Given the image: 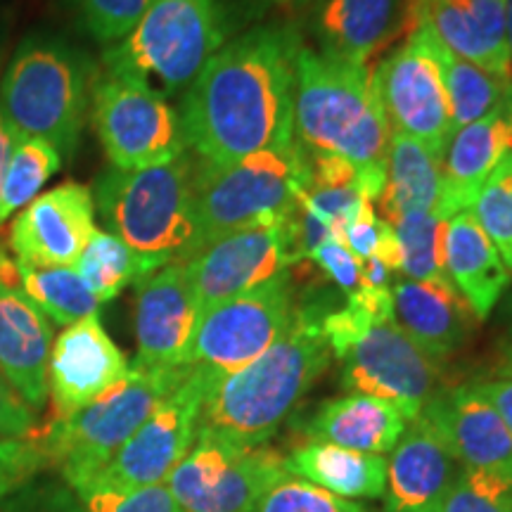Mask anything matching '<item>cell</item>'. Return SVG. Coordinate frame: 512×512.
<instances>
[{
    "label": "cell",
    "mask_w": 512,
    "mask_h": 512,
    "mask_svg": "<svg viewBox=\"0 0 512 512\" xmlns=\"http://www.w3.org/2000/svg\"><path fill=\"white\" fill-rule=\"evenodd\" d=\"M297 29L264 24L226 43L185 91L181 124L188 147L211 164L254 152L290 150L294 140Z\"/></svg>",
    "instance_id": "cell-1"
},
{
    "label": "cell",
    "mask_w": 512,
    "mask_h": 512,
    "mask_svg": "<svg viewBox=\"0 0 512 512\" xmlns=\"http://www.w3.org/2000/svg\"><path fill=\"white\" fill-rule=\"evenodd\" d=\"M294 140L311 155H337L377 202L387 174L389 131L368 67L299 48L292 95Z\"/></svg>",
    "instance_id": "cell-2"
},
{
    "label": "cell",
    "mask_w": 512,
    "mask_h": 512,
    "mask_svg": "<svg viewBox=\"0 0 512 512\" xmlns=\"http://www.w3.org/2000/svg\"><path fill=\"white\" fill-rule=\"evenodd\" d=\"M323 316L294 311L290 328L238 373L209 375L200 427L245 446H264L330 363Z\"/></svg>",
    "instance_id": "cell-3"
},
{
    "label": "cell",
    "mask_w": 512,
    "mask_h": 512,
    "mask_svg": "<svg viewBox=\"0 0 512 512\" xmlns=\"http://www.w3.org/2000/svg\"><path fill=\"white\" fill-rule=\"evenodd\" d=\"M195 159L190 152L138 171L110 169L95 183L93 202L112 235L138 254L147 273L185 261L195 240Z\"/></svg>",
    "instance_id": "cell-4"
},
{
    "label": "cell",
    "mask_w": 512,
    "mask_h": 512,
    "mask_svg": "<svg viewBox=\"0 0 512 512\" xmlns=\"http://www.w3.org/2000/svg\"><path fill=\"white\" fill-rule=\"evenodd\" d=\"M190 368L147 370L131 366L126 380L110 389L91 406L36 427L29 439L57 467L69 489L79 494L110 465L119 448L136 434L152 411L185 380Z\"/></svg>",
    "instance_id": "cell-5"
},
{
    "label": "cell",
    "mask_w": 512,
    "mask_h": 512,
    "mask_svg": "<svg viewBox=\"0 0 512 512\" xmlns=\"http://www.w3.org/2000/svg\"><path fill=\"white\" fill-rule=\"evenodd\" d=\"M309 171V152L299 143L290 150L254 152L230 164L197 159L192 181L195 240L190 256L235 230L283 221L306 188Z\"/></svg>",
    "instance_id": "cell-6"
},
{
    "label": "cell",
    "mask_w": 512,
    "mask_h": 512,
    "mask_svg": "<svg viewBox=\"0 0 512 512\" xmlns=\"http://www.w3.org/2000/svg\"><path fill=\"white\" fill-rule=\"evenodd\" d=\"M226 31L219 0H157L131 34L105 50L107 74L169 100L188 91L226 46Z\"/></svg>",
    "instance_id": "cell-7"
},
{
    "label": "cell",
    "mask_w": 512,
    "mask_h": 512,
    "mask_svg": "<svg viewBox=\"0 0 512 512\" xmlns=\"http://www.w3.org/2000/svg\"><path fill=\"white\" fill-rule=\"evenodd\" d=\"M91 62L67 43L29 36L0 81V110L19 136L41 138L69 157L93 98Z\"/></svg>",
    "instance_id": "cell-8"
},
{
    "label": "cell",
    "mask_w": 512,
    "mask_h": 512,
    "mask_svg": "<svg viewBox=\"0 0 512 512\" xmlns=\"http://www.w3.org/2000/svg\"><path fill=\"white\" fill-rule=\"evenodd\" d=\"M446 46L422 19L373 74L389 131L418 140L441 159L456 128L444 74Z\"/></svg>",
    "instance_id": "cell-9"
},
{
    "label": "cell",
    "mask_w": 512,
    "mask_h": 512,
    "mask_svg": "<svg viewBox=\"0 0 512 512\" xmlns=\"http://www.w3.org/2000/svg\"><path fill=\"white\" fill-rule=\"evenodd\" d=\"M290 475L287 458L200 427L195 444L166 479L183 512H252L259 498Z\"/></svg>",
    "instance_id": "cell-10"
},
{
    "label": "cell",
    "mask_w": 512,
    "mask_h": 512,
    "mask_svg": "<svg viewBox=\"0 0 512 512\" xmlns=\"http://www.w3.org/2000/svg\"><path fill=\"white\" fill-rule=\"evenodd\" d=\"M91 110L112 169H150L188 152L181 114L150 88L107 74L93 86Z\"/></svg>",
    "instance_id": "cell-11"
},
{
    "label": "cell",
    "mask_w": 512,
    "mask_h": 512,
    "mask_svg": "<svg viewBox=\"0 0 512 512\" xmlns=\"http://www.w3.org/2000/svg\"><path fill=\"white\" fill-rule=\"evenodd\" d=\"M294 316L287 273L200 313L188 368L221 377L238 373L273 347Z\"/></svg>",
    "instance_id": "cell-12"
},
{
    "label": "cell",
    "mask_w": 512,
    "mask_h": 512,
    "mask_svg": "<svg viewBox=\"0 0 512 512\" xmlns=\"http://www.w3.org/2000/svg\"><path fill=\"white\" fill-rule=\"evenodd\" d=\"M339 382L354 394L389 401L408 422L420 418L441 389L439 361L422 351L394 318L370 323L335 356Z\"/></svg>",
    "instance_id": "cell-13"
},
{
    "label": "cell",
    "mask_w": 512,
    "mask_h": 512,
    "mask_svg": "<svg viewBox=\"0 0 512 512\" xmlns=\"http://www.w3.org/2000/svg\"><path fill=\"white\" fill-rule=\"evenodd\" d=\"M209 373L190 368L185 380L152 411L136 434L119 448L110 465L83 491H133L164 484L195 444ZM76 494V496H79Z\"/></svg>",
    "instance_id": "cell-14"
},
{
    "label": "cell",
    "mask_w": 512,
    "mask_h": 512,
    "mask_svg": "<svg viewBox=\"0 0 512 512\" xmlns=\"http://www.w3.org/2000/svg\"><path fill=\"white\" fill-rule=\"evenodd\" d=\"M181 264L202 313L278 278L292 261L283 221H268L223 235Z\"/></svg>",
    "instance_id": "cell-15"
},
{
    "label": "cell",
    "mask_w": 512,
    "mask_h": 512,
    "mask_svg": "<svg viewBox=\"0 0 512 512\" xmlns=\"http://www.w3.org/2000/svg\"><path fill=\"white\" fill-rule=\"evenodd\" d=\"M95 230L91 188L64 183L19 211L10 226L8 245L19 264L74 268Z\"/></svg>",
    "instance_id": "cell-16"
},
{
    "label": "cell",
    "mask_w": 512,
    "mask_h": 512,
    "mask_svg": "<svg viewBox=\"0 0 512 512\" xmlns=\"http://www.w3.org/2000/svg\"><path fill=\"white\" fill-rule=\"evenodd\" d=\"M131 373L124 351L102 328L100 316H88L55 337L48 361V399L53 418L91 406Z\"/></svg>",
    "instance_id": "cell-17"
},
{
    "label": "cell",
    "mask_w": 512,
    "mask_h": 512,
    "mask_svg": "<svg viewBox=\"0 0 512 512\" xmlns=\"http://www.w3.org/2000/svg\"><path fill=\"white\" fill-rule=\"evenodd\" d=\"M136 337L138 358L133 366L147 370L188 368L192 335L200 309L185 278L181 261L138 280Z\"/></svg>",
    "instance_id": "cell-18"
},
{
    "label": "cell",
    "mask_w": 512,
    "mask_h": 512,
    "mask_svg": "<svg viewBox=\"0 0 512 512\" xmlns=\"http://www.w3.org/2000/svg\"><path fill=\"white\" fill-rule=\"evenodd\" d=\"M420 418L465 470L512 475V430L475 382L441 389Z\"/></svg>",
    "instance_id": "cell-19"
},
{
    "label": "cell",
    "mask_w": 512,
    "mask_h": 512,
    "mask_svg": "<svg viewBox=\"0 0 512 512\" xmlns=\"http://www.w3.org/2000/svg\"><path fill=\"white\" fill-rule=\"evenodd\" d=\"M53 323L15 285L0 280V375L31 411L48 403Z\"/></svg>",
    "instance_id": "cell-20"
},
{
    "label": "cell",
    "mask_w": 512,
    "mask_h": 512,
    "mask_svg": "<svg viewBox=\"0 0 512 512\" xmlns=\"http://www.w3.org/2000/svg\"><path fill=\"white\" fill-rule=\"evenodd\" d=\"M460 470L463 467L439 434L422 418L411 420L387 458V510L434 512Z\"/></svg>",
    "instance_id": "cell-21"
},
{
    "label": "cell",
    "mask_w": 512,
    "mask_h": 512,
    "mask_svg": "<svg viewBox=\"0 0 512 512\" xmlns=\"http://www.w3.org/2000/svg\"><path fill=\"white\" fill-rule=\"evenodd\" d=\"M415 19L460 60L512 81L505 0H415Z\"/></svg>",
    "instance_id": "cell-22"
},
{
    "label": "cell",
    "mask_w": 512,
    "mask_h": 512,
    "mask_svg": "<svg viewBox=\"0 0 512 512\" xmlns=\"http://www.w3.org/2000/svg\"><path fill=\"white\" fill-rule=\"evenodd\" d=\"M413 27L415 0H320L316 15L323 53L361 67Z\"/></svg>",
    "instance_id": "cell-23"
},
{
    "label": "cell",
    "mask_w": 512,
    "mask_h": 512,
    "mask_svg": "<svg viewBox=\"0 0 512 512\" xmlns=\"http://www.w3.org/2000/svg\"><path fill=\"white\" fill-rule=\"evenodd\" d=\"M512 152V119L501 105L494 114L458 128L441 155L439 214L448 221L470 211L498 162Z\"/></svg>",
    "instance_id": "cell-24"
},
{
    "label": "cell",
    "mask_w": 512,
    "mask_h": 512,
    "mask_svg": "<svg viewBox=\"0 0 512 512\" xmlns=\"http://www.w3.org/2000/svg\"><path fill=\"white\" fill-rule=\"evenodd\" d=\"M396 325L434 361L463 349L475 330V313L456 287L403 278L392 287Z\"/></svg>",
    "instance_id": "cell-25"
},
{
    "label": "cell",
    "mask_w": 512,
    "mask_h": 512,
    "mask_svg": "<svg viewBox=\"0 0 512 512\" xmlns=\"http://www.w3.org/2000/svg\"><path fill=\"white\" fill-rule=\"evenodd\" d=\"M444 271L477 320H486L510 285V271L472 211L448 219Z\"/></svg>",
    "instance_id": "cell-26"
},
{
    "label": "cell",
    "mask_w": 512,
    "mask_h": 512,
    "mask_svg": "<svg viewBox=\"0 0 512 512\" xmlns=\"http://www.w3.org/2000/svg\"><path fill=\"white\" fill-rule=\"evenodd\" d=\"M406 425L408 420L389 401L351 394L323 403L306 425V437L382 456L396 446Z\"/></svg>",
    "instance_id": "cell-27"
},
{
    "label": "cell",
    "mask_w": 512,
    "mask_h": 512,
    "mask_svg": "<svg viewBox=\"0 0 512 512\" xmlns=\"http://www.w3.org/2000/svg\"><path fill=\"white\" fill-rule=\"evenodd\" d=\"M294 477L320 486L339 498H380L387 482V458L335 444L309 441L287 458Z\"/></svg>",
    "instance_id": "cell-28"
},
{
    "label": "cell",
    "mask_w": 512,
    "mask_h": 512,
    "mask_svg": "<svg viewBox=\"0 0 512 512\" xmlns=\"http://www.w3.org/2000/svg\"><path fill=\"white\" fill-rule=\"evenodd\" d=\"M441 200V159L418 140L392 133L387 174L377 197L384 221L392 226L408 211H437Z\"/></svg>",
    "instance_id": "cell-29"
},
{
    "label": "cell",
    "mask_w": 512,
    "mask_h": 512,
    "mask_svg": "<svg viewBox=\"0 0 512 512\" xmlns=\"http://www.w3.org/2000/svg\"><path fill=\"white\" fill-rule=\"evenodd\" d=\"M0 280L27 294L50 323L74 325L100 311L98 297L74 268L27 266L0 252Z\"/></svg>",
    "instance_id": "cell-30"
},
{
    "label": "cell",
    "mask_w": 512,
    "mask_h": 512,
    "mask_svg": "<svg viewBox=\"0 0 512 512\" xmlns=\"http://www.w3.org/2000/svg\"><path fill=\"white\" fill-rule=\"evenodd\" d=\"M74 271L81 275L100 304L112 302L128 285H136L138 280L150 275L136 252H131L110 230L100 228L88 240L86 249L74 264Z\"/></svg>",
    "instance_id": "cell-31"
},
{
    "label": "cell",
    "mask_w": 512,
    "mask_h": 512,
    "mask_svg": "<svg viewBox=\"0 0 512 512\" xmlns=\"http://www.w3.org/2000/svg\"><path fill=\"white\" fill-rule=\"evenodd\" d=\"M401 249V273L408 280L444 283L448 221L437 211H408L392 223Z\"/></svg>",
    "instance_id": "cell-32"
},
{
    "label": "cell",
    "mask_w": 512,
    "mask_h": 512,
    "mask_svg": "<svg viewBox=\"0 0 512 512\" xmlns=\"http://www.w3.org/2000/svg\"><path fill=\"white\" fill-rule=\"evenodd\" d=\"M62 159L60 152L46 140L17 138L0 188V226L41 195L43 185L60 171Z\"/></svg>",
    "instance_id": "cell-33"
},
{
    "label": "cell",
    "mask_w": 512,
    "mask_h": 512,
    "mask_svg": "<svg viewBox=\"0 0 512 512\" xmlns=\"http://www.w3.org/2000/svg\"><path fill=\"white\" fill-rule=\"evenodd\" d=\"M444 74L448 102H451V119L456 131L494 114L503 105L510 86V83L489 74L477 64L460 60L451 50H446L444 55Z\"/></svg>",
    "instance_id": "cell-34"
},
{
    "label": "cell",
    "mask_w": 512,
    "mask_h": 512,
    "mask_svg": "<svg viewBox=\"0 0 512 512\" xmlns=\"http://www.w3.org/2000/svg\"><path fill=\"white\" fill-rule=\"evenodd\" d=\"M470 211L512 275V152L486 178Z\"/></svg>",
    "instance_id": "cell-35"
},
{
    "label": "cell",
    "mask_w": 512,
    "mask_h": 512,
    "mask_svg": "<svg viewBox=\"0 0 512 512\" xmlns=\"http://www.w3.org/2000/svg\"><path fill=\"white\" fill-rule=\"evenodd\" d=\"M434 512H512V475L463 467Z\"/></svg>",
    "instance_id": "cell-36"
},
{
    "label": "cell",
    "mask_w": 512,
    "mask_h": 512,
    "mask_svg": "<svg viewBox=\"0 0 512 512\" xmlns=\"http://www.w3.org/2000/svg\"><path fill=\"white\" fill-rule=\"evenodd\" d=\"M252 512H363V508L302 477L287 475L259 498Z\"/></svg>",
    "instance_id": "cell-37"
},
{
    "label": "cell",
    "mask_w": 512,
    "mask_h": 512,
    "mask_svg": "<svg viewBox=\"0 0 512 512\" xmlns=\"http://www.w3.org/2000/svg\"><path fill=\"white\" fill-rule=\"evenodd\" d=\"M155 3L157 0H79L88 31L105 46H114L131 34Z\"/></svg>",
    "instance_id": "cell-38"
},
{
    "label": "cell",
    "mask_w": 512,
    "mask_h": 512,
    "mask_svg": "<svg viewBox=\"0 0 512 512\" xmlns=\"http://www.w3.org/2000/svg\"><path fill=\"white\" fill-rule=\"evenodd\" d=\"M86 512H183L166 484L133 491L91 489L79 494Z\"/></svg>",
    "instance_id": "cell-39"
},
{
    "label": "cell",
    "mask_w": 512,
    "mask_h": 512,
    "mask_svg": "<svg viewBox=\"0 0 512 512\" xmlns=\"http://www.w3.org/2000/svg\"><path fill=\"white\" fill-rule=\"evenodd\" d=\"M41 467L46 458L29 437L0 439V501L24 489Z\"/></svg>",
    "instance_id": "cell-40"
},
{
    "label": "cell",
    "mask_w": 512,
    "mask_h": 512,
    "mask_svg": "<svg viewBox=\"0 0 512 512\" xmlns=\"http://www.w3.org/2000/svg\"><path fill=\"white\" fill-rule=\"evenodd\" d=\"M311 259L323 268L325 275H330L332 283H337L347 294L356 292L361 287V259L347 245H342V242H323L311 254Z\"/></svg>",
    "instance_id": "cell-41"
},
{
    "label": "cell",
    "mask_w": 512,
    "mask_h": 512,
    "mask_svg": "<svg viewBox=\"0 0 512 512\" xmlns=\"http://www.w3.org/2000/svg\"><path fill=\"white\" fill-rule=\"evenodd\" d=\"M36 430V413L0 375V439H24Z\"/></svg>",
    "instance_id": "cell-42"
},
{
    "label": "cell",
    "mask_w": 512,
    "mask_h": 512,
    "mask_svg": "<svg viewBox=\"0 0 512 512\" xmlns=\"http://www.w3.org/2000/svg\"><path fill=\"white\" fill-rule=\"evenodd\" d=\"M0 512H86L76 508L74 498L57 489H34L15 491V494L0 501Z\"/></svg>",
    "instance_id": "cell-43"
},
{
    "label": "cell",
    "mask_w": 512,
    "mask_h": 512,
    "mask_svg": "<svg viewBox=\"0 0 512 512\" xmlns=\"http://www.w3.org/2000/svg\"><path fill=\"white\" fill-rule=\"evenodd\" d=\"M475 387L486 396V401L496 408L498 415L505 420V425L512 430V380L496 377V380L475 382Z\"/></svg>",
    "instance_id": "cell-44"
},
{
    "label": "cell",
    "mask_w": 512,
    "mask_h": 512,
    "mask_svg": "<svg viewBox=\"0 0 512 512\" xmlns=\"http://www.w3.org/2000/svg\"><path fill=\"white\" fill-rule=\"evenodd\" d=\"M17 138H19V133L15 131V126L10 124L8 117H5V112L0 110V188H3V178H5V171H8V164H10L12 150H15V145H17Z\"/></svg>",
    "instance_id": "cell-45"
},
{
    "label": "cell",
    "mask_w": 512,
    "mask_h": 512,
    "mask_svg": "<svg viewBox=\"0 0 512 512\" xmlns=\"http://www.w3.org/2000/svg\"><path fill=\"white\" fill-rule=\"evenodd\" d=\"M494 373L503 380H512V342L503 339L496 349V361H494Z\"/></svg>",
    "instance_id": "cell-46"
},
{
    "label": "cell",
    "mask_w": 512,
    "mask_h": 512,
    "mask_svg": "<svg viewBox=\"0 0 512 512\" xmlns=\"http://www.w3.org/2000/svg\"><path fill=\"white\" fill-rule=\"evenodd\" d=\"M505 27H508V48L512 60V0H505Z\"/></svg>",
    "instance_id": "cell-47"
},
{
    "label": "cell",
    "mask_w": 512,
    "mask_h": 512,
    "mask_svg": "<svg viewBox=\"0 0 512 512\" xmlns=\"http://www.w3.org/2000/svg\"><path fill=\"white\" fill-rule=\"evenodd\" d=\"M503 316H505V328H508V339L512 342V297L508 299V304H505Z\"/></svg>",
    "instance_id": "cell-48"
},
{
    "label": "cell",
    "mask_w": 512,
    "mask_h": 512,
    "mask_svg": "<svg viewBox=\"0 0 512 512\" xmlns=\"http://www.w3.org/2000/svg\"><path fill=\"white\" fill-rule=\"evenodd\" d=\"M503 107H505V112H508L510 119H512V81H510V86H508V93H505Z\"/></svg>",
    "instance_id": "cell-49"
},
{
    "label": "cell",
    "mask_w": 512,
    "mask_h": 512,
    "mask_svg": "<svg viewBox=\"0 0 512 512\" xmlns=\"http://www.w3.org/2000/svg\"><path fill=\"white\" fill-rule=\"evenodd\" d=\"M273 3H280V5H306V3H316V0H273Z\"/></svg>",
    "instance_id": "cell-50"
}]
</instances>
